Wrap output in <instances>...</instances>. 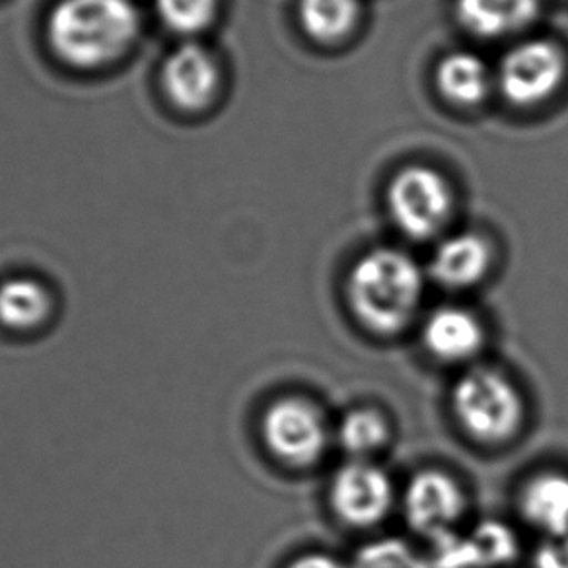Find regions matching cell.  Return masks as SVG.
Segmentation results:
<instances>
[{
	"label": "cell",
	"instance_id": "cell-11",
	"mask_svg": "<svg viewBox=\"0 0 568 568\" xmlns=\"http://www.w3.org/2000/svg\"><path fill=\"white\" fill-rule=\"evenodd\" d=\"M493 253L485 237L464 232L446 237L430 261V275L450 291H466L489 275Z\"/></svg>",
	"mask_w": 568,
	"mask_h": 568
},
{
	"label": "cell",
	"instance_id": "cell-20",
	"mask_svg": "<svg viewBox=\"0 0 568 568\" xmlns=\"http://www.w3.org/2000/svg\"><path fill=\"white\" fill-rule=\"evenodd\" d=\"M351 568H430V562H426L409 544L386 537L361 547Z\"/></svg>",
	"mask_w": 568,
	"mask_h": 568
},
{
	"label": "cell",
	"instance_id": "cell-17",
	"mask_svg": "<svg viewBox=\"0 0 568 568\" xmlns=\"http://www.w3.org/2000/svg\"><path fill=\"white\" fill-rule=\"evenodd\" d=\"M302 30L322 43L343 40L355 28L358 0H301Z\"/></svg>",
	"mask_w": 568,
	"mask_h": 568
},
{
	"label": "cell",
	"instance_id": "cell-21",
	"mask_svg": "<svg viewBox=\"0 0 568 568\" xmlns=\"http://www.w3.org/2000/svg\"><path fill=\"white\" fill-rule=\"evenodd\" d=\"M534 568H568V534L545 537L534 555Z\"/></svg>",
	"mask_w": 568,
	"mask_h": 568
},
{
	"label": "cell",
	"instance_id": "cell-15",
	"mask_svg": "<svg viewBox=\"0 0 568 568\" xmlns=\"http://www.w3.org/2000/svg\"><path fill=\"white\" fill-rule=\"evenodd\" d=\"M436 87L440 94L458 105L483 102L490 90V71L481 57L456 51L444 57L436 69Z\"/></svg>",
	"mask_w": 568,
	"mask_h": 568
},
{
	"label": "cell",
	"instance_id": "cell-2",
	"mask_svg": "<svg viewBox=\"0 0 568 568\" xmlns=\"http://www.w3.org/2000/svg\"><path fill=\"white\" fill-rule=\"evenodd\" d=\"M141 30L131 0H61L49 18V41L64 63L95 69L123 55Z\"/></svg>",
	"mask_w": 568,
	"mask_h": 568
},
{
	"label": "cell",
	"instance_id": "cell-12",
	"mask_svg": "<svg viewBox=\"0 0 568 568\" xmlns=\"http://www.w3.org/2000/svg\"><path fill=\"white\" fill-rule=\"evenodd\" d=\"M423 343L430 355L443 363H467L479 355L485 345L483 325L467 310L438 308L423 327Z\"/></svg>",
	"mask_w": 568,
	"mask_h": 568
},
{
	"label": "cell",
	"instance_id": "cell-1",
	"mask_svg": "<svg viewBox=\"0 0 568 568\" xmlns=\"http://www.w3.org/2000/svg\"><path fill=\"white\" fill-rule=\"evenodd\" d=\"M423 296V268L394 247L364 253L348 273V308L364 329L379 337L405 332L417 317Z\"/></svg>",
	"mask_w": 568,
	"mask_h": 568
},
{
	"label": "cell",
	"instance_id": "cell-4",
	"mask_svg": "<svg viewBox=\"0 0 568 568\" xmlns=\"http://www.w3.org/2000/svg\"><path fill=\"white\" fill-rule=\"evenodd\" d=\"M387 211L405 236L425 242L438 236L452 216L448 182L433 168H403L387 185Z\"/></svg>",
	"mask_w": 568,
	"mask_h": 568
},
{
	"label": "cell",
	"instance_id": "cell-5",
	"mask_svg": "<svg viewBox=\"0 0 568 568\" xmlns=\"http://www.w3.org/2000/svg\"><path fill=\"white\" fill-rule=\"evenodd\" d=\"M261 436L276 459L293 467L316 466L329 448L324 413L302 397L271 403L261 418Z\"/></svg>",
	"mask_w": 568,
	"mask_h": 568
},
{
	"label": "cell",
	"instance_id": "cell-6",
	"mask_svg": "<svg viewBox=\"0 0 568 568\" xmlns=\"http://www.w3.org/2000/svg\"><path fill=\"white\" fill-rule=\"evenodd\" d=\"M567 74V59L555 43L528 40L506 53L498 67L500 92L508 102L531 108L559 90Z\"/></svg>",
	"mask_w": 568,
	"mask_h": 568
},
{
	"label": "cell",
	"instance_id": "cell-16",
	"mask_svg": "<svg viewBox=\"0 0 568 568\" xmlns=\"http://www.w3.org/2000/svg\"><path fill=\"white\" fill-rule=\"evenodd\" d=\"M51 294L32 278L0 283V325L12 332H30L51 314Z\"/></svg>",
	"mask_w": 568,
	"mask_h": 568
},
{
	"label": "cell",
	"instance_id": "cell-13",
	"mask_svg": "<svg viewBox=\"0 0 568 568\" xmlns=\"http://www.w3.org/2000/svg\"><path fill=\"white\" fill-rule=\"evenodd\" d=\"M459 24L483 40L521 32L539 14V0H458Z\"/></svg>",
	"mask_w": 568,
	"mask_h": 568
},
{
	"label": "cell",
	"instance_id": "cell-18",
	"mask_svg": "<svg viewBox=\"0 0 568 568\" xmlns=\"http://www.w3.org/2000/svg\"><path fill=\"white\" fill-rule=\"evenodd\" d=\"M337 440L351 458H371L389 440V425L378 409L348 410L337 428Z\"/></svg>",
	"mask_w": 568,
	"mask_h": 568
},
{
	"label": "cell",
	"instance_id": "cell-14",
	"mask_svg": "<svg viewBox=\"0 0 568 568\" xmlns=\"http://www.w3.org/2000/svg\"><path fill=\"white\" fill-rule=\"evenodd\" d=\"M520 513L545 537L568 534V475L541 471L526 481Z\"/></svg>",
	"mask_w": 568,
	"mask_h": 568
},
{
	"label": "cell",
	"instance_id": "cell-3",
	"mask_svg": "<svg viewBox=\"0 0 568 568\" xmlns=\"http://www.w3.org/2000/svg\"><path fill=\"white\" fill-rule=\"evenodd\" d=\"M454 417L475 443L503 446L520 435L526 407L520 389L503 372L475 366L452 389Z\"/></svg>",
	"mask_w": 568,
	"mask_h": 568
},
{
	"label": "cell",
	"instance_id": "cell-8",
	"mask_svg": "<svg viewBox=\"0 0 568 568\" xmlns=\"http://www.w3.org/2000/svg\"><path fill=\"white\" fill-rule=\"evenodd\" d=\"M403 513L413 531L436 541L456 531L466 513V497L452 475L426 469L405 487Z\"/></svg>",
	"mask_w": 568,
	"mask_h": 568
},
{
	"label": "cell",
	"instance_id": "cell-19",
	"mask_svg": "<svg viewBox=\"0 0 568 568\" xmlns=\"http://www.w3.org/2000/svg\"><path fill=\"white\" fill-rule=\"evenodd\" d=\"M219 0H156L160 20L180 36H195L213 22Z\"/></svg>",
	"mask_w": 568,
	"mask_h": 568
},
{
	"label": "cell",
	"instance_id": "cell-22",
	"mask_svg": "<svg viewBox=\"0 0 568 568\" xmlns=\"http://www.w3.org/2000/svg\"><path fill=\"white\" fill-rule=\"evenodd\" d=\"M286 568H348L345 562L335 559L327 552H306L298 559H294Z\"/></svg>",
	"mask_w": 568,
	"mask_h": 568
},
{
	"label": "cell",
	"instance_id": "cell-7",
	"mask_svg": "<svg viewBox=\"0 0 568 568\" xmlns=\"http://www.w3.org/2000/svg\"><path fill=\"white\" fill-rule=\"evenodd\" d=\"M395 489L389 475L366 459H353L333 475L329 503L343 524L372 528L394 508Z\"/></svg>",
	"mask_w": 568,
	"mask_h": 568
},
{
	"label": "cell",
	"instance_id": "cell-9",
	"mask_svg": "<svg viewBox=\"0 0 568 568\" xmlns=\"http://www.w3.org/2000/svg\"><path fill=\"white\" fill-rule=\"evenodd\" d=\"M435 545L430 568H503L520 552L516 534L498 520L479 521L467 534L452 531Z\"/></svg>",
	"mask_w": 568,
	"mask_h": 568
},
{
	"label": "cell",
	"instance_id": "cell-10",
	"mask_svg": "<svg viewBox=\"0 0 568 568\" xmlns=\"http://www.w3.org/2000/svg\"><path fill=\"white\" fill-rule=\"evenodd\" d=\"M162 84L178 108L203 110L213 102L221 84L219 63L209 49L195 41H185L166 57Z\"/></svg>",
	"mask_w": 568,
	"mask_h": 568
}]
</instances>
